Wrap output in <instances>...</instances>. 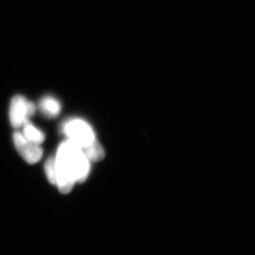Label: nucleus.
Wrapping results in <instances>:
<instances>
[{"label":"nucleus","mask_w":255,"mask_h":255,"mask_svg":"<svg viewBox=\"0 0 255 255\" xmlns=\"http://www.w3.org/2000/svg\"><path fill=\"white\" fill-rule=\"evenodd\" d=\"M56 162V185L62 193H69L76 182L86 181L90 173V160L83 150L70 140L60 145Z\"/></svg>","instance_id":"1"},{"label":"nucleus","mask_w":255,"mask_h":255,"mask_svg":"<svg viewBox=\"0 0 255 255\" xmlns=\"http://www.w3.org/2000/svg\"><path fill=\"white\" fill-rule=\"evenodd\" d=\"M63 131L69 140L84 149L96 139L93 129L86 121L75 119L66 122L63 126Z\"/></svg>","instance_id":"2"},{"label":"nucleus","mask_w":255,"mask_h":255,"mask_svg":"<svg viewBox=\"0 0 255 255\" xmlns=\"http://www.w3.org/2000/svg\"><path fill=\"white\" fill-rule=\"evenodd\" d=\"M34 112V104L26 100L23 96H14L10 103V123L13 128L22 127Z\"/></svg>","instance_id":"3"},{"label":"nucleus","mask_w":255,"mask_h":255,"mask_svg":"<svg viewBox=\"0 0 255 255\" xmlns=\"http://www.w3.org/2000/svg\"><path fill=\"white\" fill-rule=\"evenodd\" d=\"M13 142L17 152L30 164H34L42 158V149L39 145L30 142L21 132L13 133Z\"/></svg>","instance_id":"4"},{"label":"nucleus","mask_w":255,"mask_h":255,"mask_svg":"<svg viewBox=\"0 0 255 255\" xmlns=\"http://www.w3.org/2000/svg\"><path fill=\"white\" fill-rule=\"evenodd\" d=\"M42 113L49 117H56L61 111V105L56 99L52 97H45L39 104Z\"/></svg>","instance_id":"5"},{"label":"nucleus","mask_w":255,"mask_h":255,"mask_svg":"<svg viewBox=\"0 0 255 255\" xmlns=\"http://www.w3.org/2000/svg\"><path fill=\"white\" fill-rule=\"evenodd\" d=\"M23 131L22 135L24 136L30 142H33L35 144L40 145L45 139L43 132L37 129L29 121H27L23 124Z\"/></svg>","instance_id":"6"},{"label":"nucleus","mask_w":255,"mask_h":255,"mask_svg":"<svg viewBox=\"0 0 255 255\" xmlns=\"http://www.w3.org/2000/svg\"><path fill=\"white\" fill-rule=\"evenodd\" d=\"M82 150L87 158L91 161L99 162L105 157V151L103 147L96 139L91 145H89L88 147H85Z\"/></svg>","instance_id":"7"},{"label":"nucleus","mask_w":255,"mask_h":255,"mask_svg":"<svg viewBox=\"0 0 255 255\" xmlns=\"http://www.w3.org/2000/svg\"><path fill=\"white\" fill-rule=\"evenodd\" d=\"M45 172L51 184L56 185V162L55 157H51L45 164Z\"/></svg>","instance_id":"8"}]
</instances>
